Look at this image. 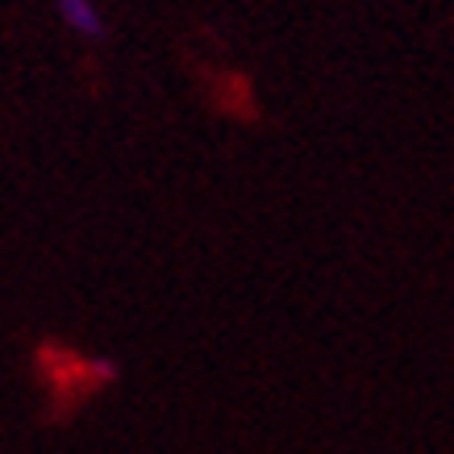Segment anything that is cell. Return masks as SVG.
Listing matches in <instances>:
<instances>
[{
  "instance_id": "6da1fadb",
  "label": "cell",
  "mask_w": 454,
  "mask_h": 454,
  "mask_svg": "<svg viewBox=\"0 0 454 454\" xmlns=\"http://www.w3.org/2000/svg\"><path fill=\"white\" fill-rule=\"evenodd\" d=\"M59 17H63L75 34H83V38H100V34H105V17L97 13L92 0H59Z\"/></svg>"
}]
</instances>
